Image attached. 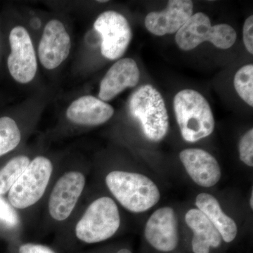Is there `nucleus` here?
<instances>
[{
    "instance_id": "nucleus-1",
    "label": "nucleus",
    "mask_w": 253,
    "mask_h": 253,
    "mask_svg": "<svg viewBox=\"0 0 253 253\" xmlns=\"http://www.w3.org/2000/svg\"><path fill=\"white\" fill-rule=\"evenodd\" d=\"M176 122L183 139L194 143L211 135L215 121L207 99L199 91L183 89L173 101Z\"/></svg>"
},
{
    "instance_id": "nucleus-2",
    "label": "nucleus",
    "mask_w": 253,
    "mask_h": 253,
    "mask_svg": "<svg viewBox=\"0 0 253 253\" xmlns=\"http://www.w3.org/2000/svg\"><path fill=\"white\" fill-rule=\"evenodd\" d=\"M106 183L118 202L130 212H144L161 199L154 181L138 173L113 171L106 176Z\"/></svg>"
},
{
    "instance_id": "nucleus-3",
    "label": "nucleus",
    "mask_w": 253,
    "mask_h": 253,
    "mask_svg": "<svg viewBox=\"0 0 253 253\" xmlns=\"http://www.w3.org/2000/svg\"><path fill=\"white\" fill-rule=\"evenodd\" d=\"M129 111L149 140L158 142L167 135L169 117L166 103L154 86L145 84L136 90L129 99Z\"/></svg>"
},
{
    "instance_id": "nucleus-4",
    "label": "nucleus",
    "mask_w": 253,
    "mask_h": 253,
    "mask_svg": "<svg viewBox=\"0 0 253 253\" xmlns=\"http://www.w3.org/2000/svg\"><path fill=\"white\" fill-rule=\"evenodd\" d=\"M237 38L235 30L228 24L212 26L207 15L202 12L193 14L176 33V44L181 50L190 51L205 42H209L218 49H228Z\"/></svg>"
},
{
    "instance_id": "nucleus-5",
    "label": "nucleus",
    "mask_w": 253,
    "mask_h": 253,
    "mask_svg": "<svg viewBox=\"0 0 253 253\" xmlns=\"http://www.w3.org/2000/svg\"><path fill=\"white\" fill-rule=\"evenodd\" d=\"M121 224L118 206L113 199L102 197L89 206L78 221L76 236L87 244L109 239L116 234Z\"/></svg>"
},
{
    "instance_id": "nucleus-6",
    "label": "nucleus",
    "mask_w": 253,
    "mask_h": 253,
    "mask_svg": "<svg viewBox=\"0 0 253 253\" xmlns=\"http://www.w3.org/2000/svg\"><path fill=\"white\" fill-rule=\"evenodd\" d=\"M52 163L47 158L38 156L9 190V201L14 208L25 209L42 197L52 173Z\"/></svg>"
},
{
    "instance_id": "nucleus-7",
    "label": "nucleus",
    "mask_w": 253,
    "mask_h": 253,
    "mask_svg": "<svg viewBox=\"0 0 253 253\" xmlns=\"http://www.w3.org/2000/svg\"><path fill=\"white\" fill-rule=\"evenodd\" d=\"M10 53L7 67L11 78L21 84L34 81L38 71V59L33 39L24 26H14L9 36Z\"/></svg>"
},
{
    "instance_id": "nucleus-8",
    "label": "nucleus",
    "mask_w": 253,
    "mask_h": 253,
    "mask_svg": "<svg viewBox=\"0 0 253 253\" xmlns=\"http://www.w3.org/2000/svg\"><path fill=\"white\" fill-rule=\"evenodd\" d=\"M94 28L101 38V53L106 59H121L126 52L132 39V31L127 19L113 10L98 16Z\"/></svg>"
},
{
    "instance_id": "nucleus-9",
    "label": "nucleus",
    "mask_w": 253,
    "mask_h": 253,
    "mask_svg": "<svg viewBox=\"0 0 253 253\" xmlns=\"http://www.w3.org/2000/svg\"><path fill=\"white\" fill-rule=\"evenodd\" d=\"M72 41L66 25L58 18H51L43 28L38 43V61L47 71L59 68L71 54Z\"/></svg>"
},
{
    "instance_id": "nucleus-10",
    "label": "nucleus",
    "mask_w": 253,
    "mask_h": 253,
    "mask_svg": "<svg viewBox=\"0 0 253 253\" xmlns=\"http://www.w3.org/2000/svg\"><path fill=\"white\" fill-rule=\"evenodd\" d=\"M85 185V178L79 172H69L56 182L50 196L49 211L53 219L63 221L73 212Z\"/></svg>"
},
{
    "instance_id": "nucleus-11",
    "label": "nucleus",
    "mask_w": 253,
    "mask_h": 253,
    "mask_svg": "<svg viewBox=\"0 0 253 253\" xmlns=\"http://www.w3.org/2000/svg\"><path fill=\"white\" fill-rule=\"evenodd\" d=\"M144 234L148 242L158 251H174L179 242L178 221L174 210L163 207L153 213L146 223Z\"/></svg>"
},
{
    "instance_id": "nucleus-12",
    "label": "nucleus",
    "mask_w": 253,
    "mask_h": 253,
    "mask_svg": "<svg viewBox=\"0 0 253 253\" xmlns=\"http://www.w3.org/2000/svg\"><path fill=\"white\" fill-rule=\"evenodd\" d=\"M191 0H169L166 9L153 11L145 18L144 24L150 33L157 36L177 33L193 15Z\"/></svg>"
},
{
    "instance_id": "nucleus-13",
    "label": "nucleus",
    "mask_w": 253,
    "mask_h": 253,
    "mask_svg": "<svg viewBox=\"0 0 253 253\" xmlns=\"http://www.w3.org/2000/svg\"><path fill=\"white\" fill-rule=\"evenodd\" d=\"M139 78L140 72L134 59L118 60L101 80L98 98L108 103L127 88L137 85Z\"/></svg>"
},
{
    "instance_id": "nucleus-14",
    "label": "nucleus",
    "mask_w": 253,
    "mask_h": 253,
    "mask_svg": "<svg viewBox=\"0 0 253 253\" xmlns=\"http://www.w3.org/2000/svg\"><path fill=\"white\" fill-rule=\"evenodd\" d=\"M114 113V108L107 102L92 95H83L69 104L66 116L78 126H96L108 122Z\"/></svg>"
},
{
    "instance_id": "nucleus-15",
    "label": "nucleus",
    "mask_w": 253,
    "mask_h": 253,
    "mask_svg": "<svg viewBox=\"0 0 253 253\" xmlns=\"http://www.w3.org/2000/svg\"><path fill=\"white\" fill-rule=\"evenodd\" d=\"M179 158L188 174L198 185L212 187L220 179V166L215 158L207 151L187 149L181 151Z\"/></svg>"
},
{
    "instance_id": "nucleus-16",
    "label": "nucleus",
    "mask_w": 253,
    "mask_h": 253,
    "mask_svg": "<svg viewBox=\"0 0 253 253\" xmlns=\"http://www.w3.org/2000/svg\"><path fill=\"white\" fill-rule=\"evenodd\" d=\"M186 224L194 231L192 249L194 253H209L211 247H219L221 236L208 217L199 209H191L185 215Z\"/></svg>"
},
{
    "instance_id": "nucleus-17",
    "label": "nucleus",
    "mask_w": 253,
    "mask_h": 253,
    "mask_svg": "<svg viewBox=\"0 0 253 253\" xmlns=\"http://www.w3.org/2000/svg\"><path fill=\"white\" fill-rule=\"evenodd\" d=\"M196 206L211 221L226 243H230L235 239L238 233L237 225L234 219L223 212L214 196L206 193L198 195Z\"/></svg>"
},
{
    "instance_id": "nucleus-18",
    "label": "nucleus",
    "mask_w": 253,
    "mask_h": 253,
    "mask_svg": "<svg viewBox=\"0 0 253 253\" xmlns=\"http://www.w3.org/2000/svg\"><path fill=\"white\" fill-rule=\"evenodd\" d=\"M30 162L27 156H17L11 159L0 170V195H4L11 189Z\"/></svg>"
},
{
    "instance_id": "nucleus-19",
    "label": "nucleus",
    "mask_w": 253,
    "mask_h": 253,
    "mask_svg": "<svg viewBox=\"0 0 253 253\" xmlns=\"http://www.w3.org/2000/svg\"><path fill=\"white\" fill-rule=\"evenodd\" d=\"M21 140L17 123L9 116L0 118V157L16 149Z\"/></svg>"
},
{
    "instance_id": "nucleus-20",
    "label": "nucleus",
    "mask_w": 253,
    "mask_h": 253,
    "mask_svg": "<svg viewBox=\"0 0 253 253\" xmlns=\"http://www.w3.org/2000/svg\"><path fill=\"white\" fill-rule=\"evenodd\" d=\"M234 85L241 99L253 106V66L248 64L240 68L234 79Z\"/></svg>"
},
{
    "instance_id": "nucleus-21",
    "label": "nucleus",
    "mask_w": 253,
    "mask_h": 253,
    "mask_svg": "<svg viewBox=\"0 0 253 253\" xmlns=\"http://www.w3.org/2000/svg\"><path fill=\"white\" fill-rule=\"evenodd\" d=\"M240 159L250 167L253 166V129H251L241 138L239 145Z\"/></svg>"
},
{
    "instance_id": "nucleus-22",
    "label": "nucleus",
    "mask_w": 253,
    "mask_h": 253,
    "mask_svg": "<svg viewBox=\"0 0 253 253\" xmlns=\"http://www.w3.org/2000/svg\"><path fill=\"white\" fill-rule=\"evenodd\" d=\"M0 220L8 225L16 226L18 223V218L14 208L0 196Z\"/></svg>"
},
{
    "instance_id": "nucleus-23",
    "label": "nucleus",
    "mask_w": 253,
    "mask_h": 253,
    "mask_svg": "<svg viewBox=\"0 0 253 253\" xmlns=\"http://www.w3.org/2000/svg\"><path fill=\"white\" fill-rule=\"evenodd\" d=\"M243 40L246 49L253 54V16H249L245 21L243 28Z\"/></svg>"
},
{
    "instance_id": "nucleus-24",
    "label": "nucleus",
    "mask_w": 253,
    "mask_h": 253,
    "mask_svg": "<svg viewBox=\"0 0 253 253\" xmlns=\"http://www.w3.org/2000/svg\"><path fill=\"white\" fill-rule=\"evenodd\" d=\"M19 253H55L52 250L42 245L28 244L20 247Z\"/></svg>"
},
{
    "instance_id": "nucleus-25",
    "label": "nucleus",
    "mask_w": 253,
    "mask_h": 253,
    "mask_svg": "<svg viewBox=\"0 0 253 253\" xmlns=\"http://www.w3.org/2000/svg\"><path fill=\"white\" fill-rule=\"evenodd\" d=\"M250 206H251V209L253 208V193L251 194V199H250Z\"/></svg>"
},
{
    "instance_id": "nucleus-26",
    "label": "nucleus",
    "mask_w": 253,
    "mask_h": 253,
    "mask_svg": "<svg viewBox=\"0 0 253 253\" xmlns=\"http://www.w3.org/2000/svg\"><path fill=\"white\" fill-rule=\"evenodd\" d=\"M117 253H131V252L127 249H122L118 251Z\"/></svg>"
},
{
    "instance_id": "nucleus-27",
    "label": "nucleus",
    "mask_w": 253,
    "mask_h": 253,
    "mask_svg": "<svg viewBox=\"0 0 253 253\" xmlns=\"http://www.w3.org/2000/svg\"><path fill=\"white\" fill-rule=\"evenodd\" d=\"M98 2L105 3V2H108V1H98Z\"/></svg>"
}]
</instances>
